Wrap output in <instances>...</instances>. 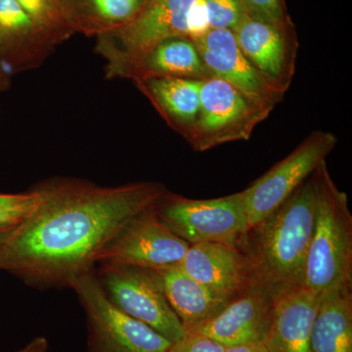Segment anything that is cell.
<instances>
[{"label": "cell", "mask_w": 352, "mask_h": 352, "mask_svg": "<svg viewBox=\"0 0 352 352\" xmlns=\"http://www.w3.org/2000/svg\"><path fill=\"white\" fill-rule=\"evenodd\" d=\"M43 201L0 242V271L32 288H71L94 270L99 254L127 222L166 193L162 183L100 186L56 178L38 184Z\"/></svg>", "instance_id": "cell-1"}, {"label": "cell", "mask_w": 352, "mask_h": 352, "mask_svg": "<svg viewBox=\"0 0 352 352\" xmlns=\"http://www.w3.org/2000/svg\"><path fill=\"white\" fill-rule=\"evenodd\" d=\"M314 207L312 175L279 208L248 230L238 247L249 263L252 286L273 298L302 286Z\"/></svg>", "instance_id": "cell-2"}, {"label": "cell", "mask_w": 352, "mask_h": 352, "mask_svg": "<svg viewBox=\"0 0 352 352\" xmlns=\"http://www.w3.org/2000/svg\"><path fill=\"white\" fill-rule=\"evenodd\" d=\"M314 175V227L302 287L320 296L352 286V214L346 192L336 185L326 162Z\"/></svg>", "instance_id": "cell-3"}, {"label": "cell", "mask_w": 352, "mask_h": 352, "mask_svg": "<svg viewBox=\"0 0 352 352\" xmlns=\"http://www.w3.org/2000/svg\"><path fill=\"white\" fill-rule=\"evenodd\" d=\"M194 0H146L124 27L97 36L95 51L106 61L107 78H126L132 65L161 41L187 38V17Z\"/></svg>", "instance_id": "cell-4"}, {"label": "cell", "mask_w": 352, "mask_h": 352, "mask_svg": "<svg viewBox=\"0 0 352 352\" xmlns=\"http://www.w3.org/2000/svg\"><path fill=\"white\" fill-rule=\"evenodd\" d=\"M273 106L245 94L219 78L200 80V109L187 142L197 152L235 141L249 140Z\"/></svg>", "instance_id": "cell-5"}, {"label": "cell", "mask_w": 352, "mask_h": 352, "mask_svg": "<svg viewBox=\"0 0 352 352\" xmlns=\"http://www.w3.org/2000/svg\"><path fill=\"white\" fill-rule=\"evenodd\" d=\"M159 219L189 245L223 243L238 245L249 230L242 192L195 200L166 190L155 204Z\"/></svg>", "instance_id": "cell-6"}, {"label": "cell", "mask_w": 352, "mask_h": 352, "mask_svg": "<svg viewBox=\"0 0 352 352\" xmlns=\"http://www.w3.org/2000/svg\"><path fill=\"white\" fill-rule=\"evenodd\" d=\"M71 288L85 310L87 352H168L173 342L113 305L94 270L76 278Z\"/></svg>", "instance_id": "cell-7"}, {"label": "cell", "mask_w": 352, "mask_h": 352, "mask_svg": "<svg viewBox=\"0 0 352 352\" xmlns=\"http://www.w3.org/2000/svg\"><path fill=\"white\" fill-rule=\"evenodd\" d=\"M96 277L111 302L132 318L171 342L186 333L166 298L159 271L138 266L100 265Z\"/></svg>", "instance_id": "cell-8"}, {"label": "cell", "mask_w": 352, "mask_h": 352, "mask_svg": "<svg viewBox=\"0 0 352 352\" xmlns=\"http://www.w3.org/2000/svg\"><path fill=\"white\" fill-rule=\"evenodd\" d=\"M337 143L332 132H312L291 154L243 190L250 228L274 212L314 175Z\"/></svg>", "instance_id": "cell-9"}, {"label": "cell", "mask_w": 352, "mask_h": 352, "mask_svg": "<svg viewBox=\"0 0 352 352\" xmlns=\"http://www.w3.org/2000/svg\"><path fill=\"white\" fill-rule=\"evenodd\" d=\"M189 247L159 219L153 206L116 234L99 254L97 263L157 270L177 265Z\"/></svg>", "instance_id": "cell-10"}, {"label": "cell", "mask_w": 352, "mask_h": 352, "mask_svg": "<svg viewBox=\"0 0 352 352\" xmlns=\"http://www.w3.org/2000/svg\"><path fill=\"white\" fill-rule=\"evenodd\" d=\"M233 34L259 75L285 96L296 71L298 41L294 25L271 24L248 14Z\"/></svg>", "instance_id": "cell-11"}, {"label": "cell", "mask_w": 352, "mask_h": 352, "mask_svg": "<svg viewBox=\"0 0 352 352\" xmlns=\"http://www.w3.org/2000/svg\"><path fill=\"white\" fill-rule=\"evenodd\" d=\"M273 302L270 294L252 287L231 300L212 319L186 332L201 333L224 346L264 342L272 319Z\"/></svg>", "instance_id": "cell-12"}, {"label": "cell", "mask_w": 352, "mask_h": 352, "mask_svg": "<svg viewBox=\"0 0 352 352\" xmlns=\"http://www.w3.org/2000/svg\"><path fill=\"white\" fill-rule=\"evenodd\" d=\"M177 265L190 277L230 300L254 287L249 263L238 245L214 242L190 245Z\"/></svg>", "instance_id": "cell-13"}, {"label": "cell", "mask_w": 352, "mask_h": 352, "mask_svg": "<svg viewBox=\"0 0 352 352\" xmlns=\"http://www.w3.org/2000/svg\"><path fill=\"white\" fill-rule=\"evenodd\" d=\"M194 43L212 76L273 107L283 100L284 95L271 87L245 58L232 31L212 29Z\"/></svg>", "instance_id": "cell-14"}, {"label": "cell", "mask_w": 352, "mask_h": 352, "mask_svg": "<svg viewBox=\"0 0 352 352\" xmlns=\"http://www.w3.org/2000/svg\"><path fill=\"white\" fill-rule=\"evenodd\" d=\"M55 48L17 0H0V63L9 73L38 68Z\"/></svg>", "instance_id": "cell-15"}, {"label": "cell", "mask_w": 352, "mask_h": 352, "mask_svg": "<svg viewBox=\"0 0 352 352\" xmlns=\"http://www.w3.org/2000/svg\"><path fill=\"white\" fill-rule=\"evenodd\" d=\"M320 296L302 286L275 296L265 342L270 352H312L310 333Z\"/></svg>", "instance_id": "cell-16"}, {"label": "cell", "mask_w": 352, "mask_h": 352, "mask_svg": "<svg viewBox=\"0 0 352 352\" xmlns=\"http://www.w3.org/2000/svg\"><path fill=\"white\" fill-rule=\"evenodd\" d=\"M168 126L188 140L200 109V80L173 76H144L133 80Z\"/></svg>", "instance_id": "cell-17"}, {"label": "cell", "mask_w": 352, "mask_h": 352, "mask_svg": "<svg viewBox=\"0 0 352 352\" xmlns=\"http://www.w3.org/2000/svg\"><path fill=\"white\" fill-rule=\"evenodd\" d=\"M157 271L163 280L166 298L186 331L210 320L230 302L190 277L178 265Z\"/></svg>", "instance_id": "cell-18"}, {"label": "cell", "mask_w": 352, "mask_h": 352, "mask_svg": "<svg viewBox=\"0 0 352 352\" xmlns=\"http://www.w3.org/2000/svg\"><path fill=\"white\" fill-rule=\"evenodd\" d=\"M173 76L201 80L212 78L193 41L177 36L161 41L139 58L127 72L126 78Z\"/></svg>", "instance_id": "cell-19"}, {"label": "cell", "mask_w": 352, "mask_h": 352, "mask_svg": "<svg viewBox=\"0 0 352 352\" xmlns=\"http://www.w3.org/2000/svg\"><path fill=\"white\" fill-rule=\"evenodd\" d=\"M310 346L312 352H352V286L320 296Z\"/></svg>", "instance_id": "cell-20"}, {"label": "cell", "mask_w": 352, "mask_h": 352, "mask_svg": "<svg viewBox=\"0 0 352 352\" xmlns=\"http://www.w3.org/2000/svg\"><path fill=\"white\" fill-rule=\"evenodd\" d=\"M146 0H64L72 30L87 36H103L133 19Z\"/></svg>", "instance_id": "cell-21"}, {"label": "cell", "mask_w": 352, "mask_h": 352, "mask_svg": "<svg viewBox=\"0 0 352 352\" xmlns=\"http://www.w3.org/2000/svg\"><path fill=\"white\" fill-rule=\"evenodd\" d=\"M17 2L55 47L75 34L67 18L64 0H17Z\"/></svg>", "instance_id": "cell-22"}, {"label": "cell", "mask_w": 352, "mask_h": 352, "mask_svg": "<svg viewBox=\"0 0 352 352\" xmlns=\"http://www.w3.org/2000/svg\"><path fill=\"white\" fill-rule=\"evenodd\" d=\"M43 201L38 187L25 193H0V233L10 232L34 214Z\"/></svg>", "instance_id": "cell-23"}, {"label": "cell", "mask_w": 352, "mask_h": 352, "mask_svg": "<svg viewBox=\"0 0 352 352\" xmlns=\"http://www.w3.org/2000/svg\"><path fill=\"white\" fill-rule=\"evenodd\" d=\"M210 29L234 31L248 15L242 0H205Z\"/></svg>", "instance_id": "cell-24"}, {"label": "cell", "mask_w": 352, "mask_h": 352, "mask_svg": "<svg viewBox=\"0 0 352 352\" xmlns=\"http://www.w3.org/2000/svg\"><path fill=\"white\" fill-rule=\"evenodd\" d=\"M252 18L277 25H291L283 0H242Z\"/></svg>", "instance_id": "cell-25"}, {"label": "cell", "mask_w": 352, "mask_h": 352, "mask_svg": "<svg viewBox=\"0 0 352 352\" xmlns=\"http://www.w3.org/2000/svg\"><path fill=\"white\" fill-rule=\"evenodd\" d=\"M226 346L217 340L193 332H186L173 342L168 352H224Z\"/></svg>", "instance_id": "cell-26"}, {"label": "cell", "mask_w": 352, "mask_h": 352, "mask_svg": "<svg viewBox=\"0 0 352 352\" xmlns=\"http://www.w3.org/2000/svg\"><path fill=\"white\" fill-rule=\"evenodd\" d=\"M205 0H194L187 17V38L196 41L210 31Z\"/></svg>", "instance_id": "cell-27"}, {"label": "cell", "mask_w": 352, "mask_h": 352, "mask_svg": "<svg viewBox=\"0 0 352 352\" xmlns=\"http://www.w3.org/2000/svg\"><path fill=\"white\" fill-rule=\"evenodd\" d=\"M224 352H270V351H268L265 342H256L226 346Z\"/></svg>", "instance_id": "cell-28"}, {"label": "cell", "mask_w": 352, "mask_h": 352, "mask_svg": "<svg viewBox=\"0 0 352 352\" xmlns=\"http://www.w3.org/2000/svg\"><path fill=\"white\" fill-rule=\"evenodd\" d=\"M50 349L47 340L43 337H38L32 340L27 346L17 352H47Z\"/></svg>", "instance_id": "cell-29"}, {"label": "cell", "mask_w": 352, "mask_h": 352, "mask_svg": "<svg viewBox=\"0 0 352 352\" xmlns=\"http://www.w3.org/2000/svg\"><path fill=\"white\" fill-rule=\"evenodd\" d=\"M11 85V74L6 68L3 65L0 63V94H6L10 89Z\"/></svg>", "instance_id": "cell-30"}, {"label": "cell", "mask_w": 352, "mask_h": 352, "mask_svg": "<svg viewBox=\"0 0 352 352\" xmlns=\"http://www.w3.org/2000/svg\"><path fill=\"white\" fill-rule=\"evenodd\" d=\"M11 232V231H10ZM9 232L7 233H0V242H1L2 240L4 239V238L6 237L7 235H8Z\"/></svg>", "instance_id": "cell-31"}, {"label": "cell", "mask_w": 352, "mask_h": 352, "mask_svg": "<svg viewBox=\"0 0 352 352\" xmlns=\"http://www.w3.org/2000/svg\"><path fill=\"white\" fill-rule=\"evenodd\" d=\"M0 115H1V106H0Z\"/></svg>", "instance_id": "cell-32"}]
</instances>
